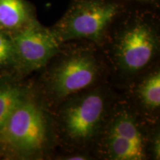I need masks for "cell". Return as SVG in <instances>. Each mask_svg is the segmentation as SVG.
<instances>
[{
  "label": "cell",
  "instance_id": "6da1fadb",
  "mask_svg": "<svg viewBox=\"0 0 160 160\" xmlns=\"http://www.w3.org/2000/svg\"><path fill=\"white\" fill-rule=\"evenodd\" d=\"M156 9L128 5L112 27L106 42L111 44V62L122 77H133L145 71L157 55L160 36Z\"/></svg>",
  "mask_w": 160,
  "mask_h": 160
},
{
  "label": "cell",
  "instance_id": "7a4b0ae2",
  "mask_svg": "<svg viewBox=\"0 0 160 160\" xmlns=\"http://www.w3.org/2000/svg\"><path fill=\"white\" fill-rule=\"evenodd\" d=\"M59 104L53 125L62 141L77 149L96 143L112 105L107 90L91 88Z\"/></svg>",
  "mask_w": 160,
  "mask_h": 160
},
{
  "label": "cell",
  "instance_id": "3957f363",
  "mask_svg": "<svg viewBox=\"0 0 160 160\" xmlns=\"http://www.w3.org/2000/svg\"><path fill=\"white\" fill-rule=\"evenodd\" d=\"M53 127L45 105L27 95L0 130V147L20 157H39L51 146Z\"/></svg>",
  "mask_w": 160,
  "mask_h": 160
},
{
  "label": "cell",
  "instance_id": "277c9868",
  "mask_svg": "<svg viewBox=\"0 0 160 160\" xmlns=\"http://www.w3.org/2000/svg\"><path fill=\"white\" fill-rule=\"evenodd\" d=\"M151 138L133 106L125 102L111 105L96 144L99 155L110 160H144Z\"/></svg>",
  "mask_w": 160,
  "mask_h": 160
},
{
  "label": "cell",
  "instance_id": "5b68a950",
  "mask_svg": "<svg viewBox=\"0 0 160 160\" xmlns=\"http://www.w3.org/2000/svg\"><path fill=\"white\" fill-rule=\"evenodd\" d=\"M128 6L121 0H71L62 17L50 28L62 44L86 40L101 46Z\"/></svg>",
  "mask_w": 160,
  "mask_h": 160
},
{
  "label": "cell",
  "instance_id": "8992f818",
  "mask_svg": "<svg viewBox=\"0 0 160 160\" xmlns=\"http://www.w3.org/2000/svg\"><path fill=\"white\" fill-rule=\"evenodd\" d=\"M43 76V91L50 101L61 103L80 92L93 88L102 74V66L89 48L60 51Z\"/></svg>",
  "mask_w": 160,
  "mask_h": 160
},
{
  "label": "cell",
  "instance_id": "52a82bcc",
  "mask_svg": "<svg viewBox=\"0 0 160 160\" xmlns=\"http://www.w3.org/2000/svg\"><path fill=\"white\" fill-rule=\"evenodd\" d=\"M11 36L17 65L25 71L46 67L60 51L62 45L51 29L37 19Z\"/></svg>",
  "mask_w": 160,
  "mask_h": 160
},
{
  "label": "cell",
  "instance_id": "ba28073f",
  "mask_svg": "<svg viewBox=\"0 0 160 160\" xmlns=\"http://www.w3.org/2000/svg\"><path fill=\"white\" fill-rule=\"evenodd\" d=\"M36 19L34 8L26 0H0V29L10 35Z\"/></svg>",
  "mask_w": 160,
  "mask_h": 160
},
{
  "label": "cell",
  "instance_id": "9c48e42d",
  "mask_svg": "<svg viewBox=\"0 0 160 160\" xmlns=\"http://www.w3.org/2000/svg\"><path fill=\"white\" fill-rule=\"evenodd\" d=\"M135 94L142 107L149 113L159 111L160 107V72L151 71L142 78L136 88Z\"/></svg>",
  "mask_w": 160,
  "mask_h": 160
},
{
  "label": "cell",
  "instance_id": "30bf717a",
  "mask_svg": "<svg viewBox=\"0 0 160 160\" xmlns=\"http://www.w3.org/2000/svg\"><path fill=\"white\" fill-rule=\"evenodd\" d=\"M27 95L25 90L18 84L10 81L0 82V130Z\"/></svg>",
  "mask_w": 160,
  "mask_h": 160
},
{
  "label": "cell",
  "instance_id": "8fae6325",
  "mask_svg": "<svg viewBox=\"0 0 160 160\" xmlns=\"http://www.w3.org/2000/svg\"><path fill=\"white\" fill-rule=\"evenodd\" d=\"M17 65V58L11 36L0 29V67Z\"/></svg>",
  "mask_w": 160,
  "mask_h": 160
},
{
  "label": "cell",
  "instance_id": "7c38bea8",
  "mask_svg": "<svg viewBox=\"0 0 160 160\" xmlns=\"http://www.w3.org/2000/svg\"><path fill=\"white\" fill-rule=\"evenodd\" d=\"M150 152L151 153L152 157L154 158V159L159 160L160 159V138L159 132H157L156 134L151 137Z\"/></svg>",
  "mask_w": 160,
  "mask_h": 160
},
{
  "label": "cell",
  "instance_id": "4fadbf2b",
  "mask_svg": "<svg viewBox=\"0 0 160 160\" xmlns=\"http://www.w3.org/2000/svg\"><path fill=\"white\" fill-rule=\"evenodd\" d=\"M121 1L127 2H135L140 5L150 6V7L157 9L159 6L160 0H121Z\"/></svg>",
  "mask_w": 160,
  "mask_h": 160
},
{
  "label": "cell",
  "instance_id": "5bb4252c",
  "mask_svg": "<svg viewBox=\"0 0 160 160\" xmlns=\"http://www.w3.org/2000/svg\"><path fill=\"white\" fill-rule=\"evenodd\" d=\"M88 159V156L84 154V153H78L77 152V153H71V154L65 156L63 158V159L67 160H85Z\"/></svg>",
  "mask_w": 160,
  "mask_h": 160
}]
</instances>
